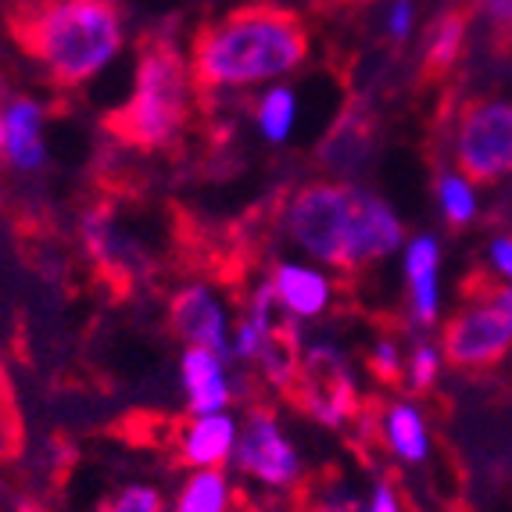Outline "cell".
<instances>
[{
	"instance_id": "1",
	"label": "cell",
	"mask_w": 512,
	"mask_h": 512,
	"mask_svg": "<svg viewBox=\"0 0 512 512\" xmlns=\"http://www.w3.org/2000/svg\"><path fill=\"white\" fill-rule=\"evenodd\" d=\"M283 240L326 269H366L405 248V222L384 197L351 180H312L283 201Z\"/></svg>"
},
{
	"instance_id": "2",
	"label": "cell",
	"mask_w": 512,
	"mask_h": 512,
	"mask_svg": "<svg viewBox=\"0 0 512 512\" xmlns=\"http://www.w3.org/2000/svg\"><path fill=\"white\" fill-rule=\"evenodd\" d=\"M308 54L305 26L291 11L248 8L233 11L194 40L190 72L208 90L222 86L276 83L294 72Z\"/></svg>"
},
{
	"instance_id": "3",
	"label": "cell",
	"mask_w": 512,
	"mask_h": 512,
	"mask_svg": "<svg viewBox=\"0 0 512 512\" xmlns=\"http://www.w3.org/2000/svg\"><path fill=\"white\" fill-rule=\"evenodd\" d=\"M22 43L58 83L94 79L122 51V18L115 0H54L22 33Z\"/></svg>"
},
{
	"instance_id": "4",
	"label": "cell",
	"mask_w": 512,
	"mask_h": 512,
	"mask_svg": "<svg viewBox=\"0 0 512 512\" xmlns=\"http://www.w3.org/2000/svg\"><path fill=\"white\" fill-rule=\"evenodd\" d=\"M194 72L172 43H151L140 54L133 94L111 115V129L144 151L172 144L187 126Z\"/></svg>"
},
{
	"instance_id": "5",
	"label": "cell",
	"mask_w": 512,
	"mask_h": 512,
	"mask_svg": "<svg viewBox=\"0 0 512 512\" xmlns=\"http://www.w3.org/2000/svg\"><path fill=\"white\" fill-rule=\"evenodd\" d=\"M230 466L240 477L273 491H287L305 477V459L273 409H251L240 419V437Z\"/></svg>"
},
{
	"instance_id": "6",
	"label": "cell",
	"mask_w": 512,
	"mask_h": 512,
	"mask_svg": "<svg viewBox=\"0 0 512 512\" xmlns=\"http://www.w3.org/2000/svg\"><path fill=\"white\" fill-rule=\"evenodd\" d=\"M455 165L470 183H498L512 176V104L480 101L462 111Z\"/></svg>"
},
{
	"instance_id": "7",
	"label": "cell",
	"mask_w": 512,
	"mask_h": 512,
	"mask_svg": "<svg viewBox=\"0 0 512 512\" xmlns=\"http://www.w3.org/2000/svg\"><path fill=\"white\" fill-rule=\"evenodd\" d=\"M512 319L491 298H466V305L441 326V355L455 369L480 373L509 355Z\"/></svg>"
},
{
	"instance_id": "8",
	"label": "cell",
	"mask_w": 512,
	"mask_h": 512,
	"mask_svg": "<svg viewBox=\"0 0 512 512\" xmlns=\"http://www.w3.org/2000/svg\"><path fill=\"white\" fill-rule=\"evenodd\" d=\"M301 402H305L308 416L316 419L319 427L341 430L344 423L359 416V398H355V380L344 362L341 348L326 341H308L301 351Z\"/></svg>"
},
{
	"instance_id": "9",
	"label": "cell",
	"mask_w": 512,
	"mask_h": 512,
	"mask_svg": "<svg viewBox=\"0 0 512 512\" xmlns=\"http://www.w3.org/2000/svg\"><path fill=\"white\" fill-rule=\"evenodd\" d=\"M169 326L187 348H212L230 359L233 312L212 283H187L172 294Z\"/></svg>"
},
{
	"instance_id": "10",
	"label": "cell",
	"mask_w": 512,
	"mask_h": 512,
	"mask_svg": "<svg viewBox=\"0 0 512 512\" xmlns=\"http://www.w3.org/2000/svg\"><path fill=\"white\" fill-rule=\"evenodd\" d=\"M265 280L273 283L276 301L283 305V312L294 319V323H316L330 312L333 305V276L326 265L308 262V258H280V262L269 269Z\"/></svg>"
},
{
	"instance_id": "11",
	"label": "cell",
	"mask_w": 512,
	"mask_h": 512,
	"mask_svg": "<svg viewBox=\"0 0 512 512\" xmlns=\"http://www.w3.org/2000/svg\"><path fill=\"white\" fill-rule=\"evenodd\" d=\"M180 384L190 416L197 412H226L237 398L230 359L212 348H187L180 359Z\"/></svg>"
},
{
	"instance_id": "12",
	"label": "cell",
	"mask_w": 512,
	"mask_h": 512,
	"mask_svg": "<svg viewBox=\"0 0 512 512\" xmlns=\"http://www.w3.org/2000/svg\"><path fill=\"white\" fill-rule=\"evenodd\" d=\"M402 269L409 283V316L416 326H434L441 319V244L430 233L405 240Z\"/></svg>"
},
{
	"instance_id": "13",
	"label": "cell",
	"mask_w": 512,
	"mask_h": 512,
	"mask_svg": "<svg viewBox=\"0 0 512 512\" xmlns=\"http://www.w3.org/2000/svg\"><path fill=\"white\" fill-rule=\"evenodd\" d=\"M240 437V419L226 412H197L180 430V459L190 470H219L230 466Z\"/></svg>"
},
{
	"instance_id": "14",
	"label": "cell",
	"mask_w": 512,
	"mask_h": 512,
	"mask_svg": "<svg viewBox=\"0 0 512 512\" xmlns=\"http://www.w3.org/2000/svg\"><path fill=\"white\" fill-rule=\"evenodd\" d=\"M376 437L384 441L387 455L398 459L402 466H419V462L430 459V427H427V416L419 412L416 402L409 398H394L380 409L376 416Z\"/></svg>"
},
{
	"instance_id": "15",
	"label": "cell",
	"mask_w": 512,
	"mask_h": 512,
	"mask_svg": "<svg viewBox=\"0 0 512 512\" xmlns=\"http://www.w3.org/2000/svg\"><path fill=\"white\" fill-rule=\"evenodd\" d=\"M4 111V158L18 172H40L47 165V140H43V104L33 97H15Z\"/></svg>"
},
{
	"instance_id": "16",
	"label": "cell",
	"mask_w": 512,
	"mask_h": 512,
	"mask_svg": "<svg viewBox=\"0 0 512 512\" xmlns=\"http://www.w3.org/2000/svg\"><path fill=\"white\" fill-rule=\"evenodd\" d=\"M369 151H373L369 119L366 115H344L319 147V165L330 169L333 176H355L366 165Z\"/></svg>"
},
{
	"instance_id": "17",
	"label": "cell",
	"mask_w": 512,
	"mask_h": 512,
	"mask_svg": "<svg viewBox=\"0 0 512 512\" xmlns=\"http://www.w3.org/2000/svg\"><path fill=\"white\" fill-rule=\"evenodd\" d=\"M233 484L222 470H190L172 498V512H230Z\"/></svg>"
},
{
	"instance_id": "18",
	"label": "cell",
	"mask_w": 512,
	"mask_h": 512,
	"mask_svg": "<svg viewBox=\"0 0 512 512\" xmlns=\"http://www.w3.org/2000/svg\"><path fill=\"white\" fill-rule=\"evenodd\" d=\"M255 122H258L262 140H269V144H287L294 126H298V97H294L291 86H283V83L269 86L255 108Z\"/></svg>"
},
{
	"instance_id": "19",
	"label": "cell",
	"mask_w": 512,
	"mask_h": 512,
	"mask_svg": "<svg viewBox=\"0 0 512 512\" xmlns=\"http://www.w3.org/2000/svg\"><path fill=\"white\" fill-rule=\"evenodd\" d=\"M437 205H441L444 222L452 230H462L477 219V190L462 172H441L437 180Z\"/></svg>"
},
{
	"instance_id": "20",
	"label": "cell",
	"mask_w": 512,
	"mask_h": 512,
	"mask_svg": "<svg viewBox=\"0 0 512 512\" xmlns=\"http://www.w3.org/2000/svg\"><path fill=\"white\" fill-rule=\"evenodd\" d=\"M462 36H466V22L462 15H444L434 29H430V40L423 47V58H427V72L430 76H441L455 65L462 47Z\"/></svg>"
},
{
	"instance_id": "21",
	"label": "cell",
	"mask_w": 512,
	"mask_h": 512,
	"mask_svg": "<svg viewBox=\"0 0 512 512\" xmlns=\"http://www.w3.org/2000/svg\"><path fill=\"white\" fill-rule=\"evenodd\" d=\"M441 344H430V341H416L409 351V359H405V387L412 394H427L430 387L437 384V376H441Z\"/></svg>"
},
{
	"instance_id": "22",
	"label": "cell",
	"mask_w": 512,
	"mask_h": 512,
	"mask_svg": "<svg viewBox=\"0 0 512 512\" xmlns=\"http://www.w3.org/2000/svg\"><path fill=\"white\" fill-rule=\"evenodd\" d=\"M83 237H86V248H90V255L97 258V262L104 265H115L122 262V233L115 230V222H111L108 212H90L83 219Z\"/></svg>"
},
{
	"instance_id": "23",
	"label": "cell",
	"mask_w": 512,
	"mask_h": 512,
	"mask_svg": "<svg viewBox=\"0 0 512 512\" xmlns=\"http://www.w3.org/2000/svg\"><path fill=\"white\" fill-rule=\"evenodd\" d=\"M369 369H373L376 380H384V384H394V380H402L405 376V355H402V344L398 337H376V344L369 348Z\"/></svg>"
},
{
	"instance_id": "24",
	"label": "cell",
	"mask_w": 512,
	"mask_h": 512,
	"mask_svg": "<svg viewBox=\"0 0 512 512\" xmlns=\"http://www.w3.org/2000/svg\"><path fill=\"white\" fill-rule=\"evenodd\" d=\"M104 512H165V498L154 484H126Z\"/></svg>"
},
{
	"instance_id": "25",
	"label": "cell",
	"mask_w": 512,
	"mask_h": 512,
	"mask_svg": "<svg viewBox=\"0 0 512 512\" xmlns=\"http://www.w3.org/2000/svg\"><path fill=\"white\" fill-rule=\"evenodd\" d=\"M308 512H369V505L362 502L348 484H333V487H323V491L312 495Z\"/></svg>"
},
{
	"instance_id": "26",
	"label": "cell",
	"mask_w": 512,
	"mask_h": 512,
	"mask_svg": "<svg viewBox=\"0 0 512 512\" xmlns=\"http://www.w3.org/2000/svg\"><path fill=\"white\" fill-rule=\"evenodd\" d=\"M366 505H369V512H405L402 495H398V487H394L391 480H376Z\"/></svg>"
},
{
	"instance_id": "27",
	"label": "cell",
	"mask_w": 512,
	"mask_h": 512,
	"mask_svg": "<svg viewBox=\"0 0 512 512\" xmlns=\"http://www.w3.org/2000/svg\"><path fill=\"white\" fill-rule=\"evenodd\" d=\"M487 255H491V265H495L498 273H502L505 280H512V237H495Z\"/></svg>"
},
{
	"instance_id": "28",
	"label": "cell",
	"mask_w": 512,
	"mask_h": 512,
	"mask_svg": "<svg viewBox=\"0 0 512 512\" xmlns=\"http://www.w3.org/2000/svg\"><path fill=\"white\" fill-rule=\"evenodd\" d=\"M387 29H391V36H398V40H402V36H409V29H412V4H409V0H398V4H394Z\"/></svg>"
},
{
	"instance_id": "29",
	"label": "cell",
	"mask_w": 512,
	"mask_h": 512,
	"mask_svg": "<svg viewBox=\"0 0 512 512\" xmlns=\"http://www.w3.org/2000/svg\"><path fill=\"white\" fill-rule=\"evenodd\" d=\"M484 8L495 26L512 29V0H484Z\"/></svg>"
},
{
	"instance_id": "30",
	"label": "cell",
	"mask_w": 512,
	"mask_h": 512,
	"mask_svg": "<svg viewBox=\"0 0 512 512\" xmlns=\"http://www.w3.org/2000/svg\"><path fill=\"white\" fill-rule=\"evenodd\" d=\"M4 137H8V129H4V111H0V151H4Z\"/></svg>"
}]
</instances>
